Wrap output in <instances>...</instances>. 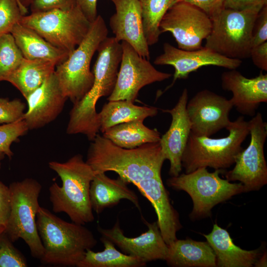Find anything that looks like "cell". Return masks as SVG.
<instances>
[{
  "instance_id": "obj_1",
  "label": "cell",
  "mask_w": 267,
  "mask_h": 267,
  "mask_svg": "<svg viewBox=\"0 0 267 267\" xmlns=\"http://www.w3.org/2000/svg\"><path fill=\"white\" fill-rule=\"evenodd\" d=\"M89 148L86 162L97 173L112 171L135 185L151 203L161 233L169 245L177 238L182 226L163 184L161 170L165 159L159 142L126 149L98 134Z\"/></svg>"
},
{
  "instance_id": "obj_2",
  "label": "cell",
  "mask_w": 267,
  "mask_h": 267,
  "mask_svg": "<svg viewBox=\"0 0 267 267\" xmlns=\"http://www.w3.org/2000/svg\"><path fill=\"white\" fill-rule=\"evenodd\" d=\"M97 51L98 56L92 71V86L82 100L73 105L66 129L67 134H83L91 141L99 131L96 104L101 97L112 93L122 56L121 44L114 37L106 38Z\"/></svg>"
},
{
  "instance_id": "obj_3",
  "label": "cell",
  "mask_w": 267,
  "mask_h": 267,
  "mask_svg": "<svg viewBox=\"0 0 267 267\" xmlns=\"http://www.w3.org/2000/svg\"><path fill=\"white\" fill-rule=\"evenodd\" d=\"M36 218L44 249L40 260L44 264L77 267L87 250L97 244L93 233L84 225L65 221L46 208L40 206Z\"/></svg>"
},
{
  "instance_id": "obj_4",
  "label": "cell",
  "mask_w": 267,
  "mask_h": 267,
  "mask_svg": "<svg viewBox=\"0 0 267 267\" xmlns=\"http://www.w3.org/2000/svg\"><path fill=\"white\" fill-rule=\"evenodd\" d=\"M49 167L60 177L62 185L53 183L49 188L52 211L66 214L72 222L85 225L94 215L89 199V187L96 174L81 154L65 162L50 161Z\"/></svg>"
},
{
  "instance_id": "obj_5",
  "label": "cell",
  "mask_w": 267,
  "mask_h": 267,
  "mask_svg": "<svg viewBox=\"0 0 267 267\" xmlns=\"http://www.w3.org/2000/svg\"><path fill=\"white\" fill-rule=\"evenodd\" d=\"M228 134L221 138L197 136L191 132L181 158L185 173L202 167L223 170L234 164L242 144L249 134L248 121L243 116L231 121L226 128Z\"/></svg>"
},
{
  "instance_id": "obj_6",
  "label": "cell",
  "mask_w": 267,
  "mask_h": 267,
  "mask_svg": "<svg viewBox=\"0 0 267 267\" xmlns=\"http://www.w3.org/2000/svg\"><path fill=\"white\" fill-rule=\"evenodd\" d=\"M108 33L103 18L97 15L82 42L65 60L56 66L54 73L60 88L73 105L82 100L92 86L91 60Z\"/></svg>"
},
{
  "instance_id": "obj_7",
  "label": "cell",
  "mask_w": 267,
  "mask_h": 267,
  "mask_svg": "<svg viewBox=\"0 0 267 267\" xmlns=\"http://www.w3.org/2000/svg\"><path fill=\"white\" fill-rule=\"evenodd\" d=\"M224 172L215 170L209 172L207 168H199L189 173L171 177L167 184L175 190H183L189 195L193 202L189 217L192 220H197L210 217L215 206L244 192L241 182L231 183L220 177Z\"/></svg>"
},
{
  "instance_id": "obj_8",
  "label": "cell",
  "mask_w": 267,
  "mask_h": 267,
  "mask_svg": "<svg viewBox=\"0 0 267 267\" xmlns=\"http://www.w3.org/2000/svg\"><path fill=\"white\" fill-rule=\"evenodd\" d=\"M42 188L41 184L32 178H26L10 184L11 208L4 231L12 242L22 239L32 256L40 260L44 249L36 218L40 207L39 197Z\"/></svg>"
},
{
  "instance_id": "obj_9",
  "label": "cell",
  "mask_w": 267,
  "mask_h": 267,
  "mask_svg": "<svg viewBox=\"0 0 267 267\" xmlns=\"http://www.w3.org/2000/svg\"><path fill=\"white\" fill-rule=\"evenodd\" d=\"M262 8H223L211 19L212 29L204 47L230 58L250 57L254 24Z\"/></svg>"
},
{
  "instance_id": "obj_10",
  "label": "cell",
  "mask_w": 267,
  "mask_h": 267,
  "mask_svg": "<svg viewBox=\"0 0 267 267\" xmlns=\"http://www.w3.org/2000/svg\"><path fill=\"white\" fill-rule=\"evenodd\" d=\"M19 23L70 55L86 37L91 23L77 5L67 10L32 12L23 15Z\"/></svg>"
},
{
  "instance_id": "obj_11",
  "label": "cell",
  "mask_w": 267,
  "mask_h": 267,
  "mask_svg": "<svg viewBox=\"0 0 267 267\" xmlns=\"http://www.w3.org/2000/svg\"><path fill=\"white\" fill-rule=\"evenodd\" d=\"M250 141L237 156L234 167L223 174L229 181H239L244 192L259 190L267 183V165L264 145L267 137V124L261 113L248 121Z\"/></svg>"
},
{
  "instance_id": "obj_12",
  "label": "cell",
  "mask_w": 267,
  "mask_h": 267,
  "mask_svg": "<svg viewBox=\"0 0 267 267\" xmlns=\"http://www.w3.org/2000/svg\"><path fill=\"white\" fill-rule=\"evenodd\" d=\"M212 26L211 18L197 7L183 1L174 3L162 18L161 34L170 32L178 48L194 50L202 47V43L209 35Z\"/></svg>"
},
{
  "instance_id": "obj_13",
  "label": "cell",
  "mask_w": 267,
  "mask_h": 267,
  "mask_svg": "<svg viewBox=\"0 0 267 267\" xmlns=\"http://www.w3.org/2000/svg\"><path fill=\"white\" fill-rule=\"evenodd\" d=\"M122 59L117 81L108 101L126 100L134 102L145 86L168 79L172 75L157 70L128 43L121 42Z\"/></svg>"
},
{
  "instance_id": "obj_14",
  "label": "cell",
  "mask_w": 267,
  "mask_h": 267,
  "mask_svg": "<svg viewBox=\"0 0 267 267\" xmlns=\"http://www.w3.org/2000/svg\"><path fill=\"white\" fill-rule=\"evenodd\" d=\"M233 107L230 99L207 89L197 92L186 104L191 132L197 136H211L230 124Z\"/></svg>"
},
{
  "instance_id": "obj_15",
  "label": "cell",
  "mask_w": 267,
  "mask_h": 267,
  "mask_svg": "<svg viewBox=\"0 0 267 267\" xmlns=\"http://www.w3.org/2000/svg\"><path fill=\"white\" fill-rule=\"evenodd\" d=\"M154 64L171 65L175 69L172 83L165 91L172 87L177 80L186 79L191 72L202 67L216 66L229 70L236 69L241 65L242 60L226 57L205 47L194 50H185L165 43L163 45V53L156 57Z\"/></svg>"
},
{
  "instance_id": "obj_16",
  "label": "cell",
  "mask_w": 267,
  "mask_h": 267,
  "mask_svg": "<svg viewBox=\"0 0 267 267\" xmlns=\"http://www.w3.org/2000/svg\"><path fill=\"white\" fill-rule=\"evenodd\" d=\"M147 230L135 237L124 235L117 219L111 228L99 226L97 230L102 237L107 238L116 245L123 253L138 258L146 263L157 260H165L168 245L165 242L157 222L149 223L143 219Z\"/></svg>"
},
{
  "instance_id": "obj_17",
  "label": "cell",
  "mask_w": 267,
  "mask_h": 267,
  "mask_svg": "<svg viewBox=\"0 0 267 267\" xmlns=\"http://www.w3.org/2000/svg\"><path fill=\"white\" fill-rule=\"evenodd\" d=\"M187 101L188 90L185 88L173 108L162 110L172 116L170 126L159 141L165 160L170 161L169 174L171 177L178 176L182 170L181 158L191 133L186 111Z\"/></svg>"
},
{
  "instance_id": "obj_18",
  "label": "cell",
  "mask_w": 267,
  "mask_h": 267,
  "mask_svg": "<svg viewBox=\"0 0 267 267\" xmlns=\"http://www.w3.org/2000/svg\"><path fill=\"white\" fill-rule=\"evenodd\" d=\"M222 87L231 92L233 107L240 114L253 117L261 103L267 102V74L261 71L254 78H248L236 69L223 72Z\"/></svg>"
},
{
  "instance_id": "obj_19",
  "label": "cell",
  "mask_w": 267,
  "mask_h": 267,
  "mask_svg": "<svg viewBox=\"0 0 267 267\" xmlns=\"http://www.w3.org/2000/svg\"><path fill=\"white\" fill-rule=\"evenodd\" d=\"M67 99L53 73L26 99L28 109L22 120L29 130L42 128L59 116Z\"/></svg>"
},
{
  "instance_id": "obj_20",
  "label": "cell",
  "mask_w": 267,
  "mask_h": 267,
  "mask_svg": "<svg viewBox=\"0 0 267 267\" xmlns=\"http://www.w3.org/2000/svg\"><path fill=\"white\" fill-rule=\"evenodd\" d=\"M116 12L109 26L119 42L129 44L141 56L149 60L150 51L144 34L142 12L138 0H109Z\"/></svg>"
},
{
  "instance_id": "obj_21",
  "label": "cell",
  "mask_w": 267,
  "mask_h": 267,
  "mask_svg": "<svg viewBox=\"0 0 267 267\" xmlns=\"http://www.w3.org/2000/svg\"><path fill=\"white\" fill-rule=\"evenodd\" d=\"M203 235L214 251L217 267H251L263 253L261 247L249 251L235 245L227 231L217 223L210 233Z\"/></svg>"
},
{
  "instance_id": "obj_22",
  "label": "cell",
  "mask_w": 267,
  "mask_h": 267,
  "mask_svg": "<svg viewBox=\"0 0 267 267\" xmlns=\"http://www.w3.org/2000/svg\"><path fill=\"white\" fill-rule=\"evenodd\" d=\"M105 173L96 174L90 182L89 199L92 210L99 214L105 208L117 205L122 199L130 201L140 210L138 197L128 187L129 183L119 177L111 178Z\"/></svg>"
},
{
  "instance_id": "obj_23",
  "label": "cell",
  "mask_w": 267,
  "mask_h": 267,
  "mask_svg": "<svg viewBox=\"0 0 267 267\" xmlns=\"http://www.w3.org/2000/svg\"><path fill=\"white\" fill-rule=\"evenodd\" d=\"M165 261L173 267H215L216 256L209 243L177 239L168 245Z\"/></svg>"
},
{
  "instance_id": "obj_24",
  "label": "cell",
  "mask_w": 267,
  "mask_h": 267,
  "mask_svg": "<svg viewBox=\"0 0 267 267\" xmlns=\"http://www.w3.org/2000/svg\"><path fill=\"white\" fill-rule=\"evenodd\" d=\"M10 34L25 58L50 60L58 65L69 55L67 52L48 43L35 31L19 23L14 26Z\"/></svg>"
},
{
  "instance_id": "obj_25",
  "label": "cell",
  "mask_w": 267,
  "mask_h": 267,
  "mask_svg": "<svg viewBox=\"0 0 267 267\" xmlns=\"http://www.w3.org/2000/svg\"><path fill=\"white\" fill-rule=\"evenodd\" d=\"M57 65L50 60L24 57L6 81L16 88L26 99L54 72Z\"/></svg>"
},
{
  "instance_id": "obj_26",
  "label": "cell",
  "mask_w": 267,
  "mask_h": 267,
  "mask_svg": "<svg viewBox=\"0 0 267 267\" xmlns=\"http://www.w3.org/2000/svg\"><path fill=\"white\" fill-rule=\"evenodd\" d=\"M158 109L155 107L139 106L126 100L109 101L98 113L99 131L104 133L115 125L132 121H143L154 117Z\"/></svg>"
},
{
  "instance_id": "obj_27",
  "label": "cell",
  "mask_w": 267,
  "mask_h": 267,
  "mask_svg": "<svg viewBox=\"0 0 267 267\" xmlns=\"http://www.w3.org/2000/svg\"><path fill=\"white\" fill-rule=\"evenodd\" d=\"M102 136L119 147L132 149L148 143L159 142L160 133L145 126L143 121H135L113 126Z\"/></svg>"
},
{
  "instance_id": "obj_28",
  "label": "cell",
  "mask_w": 267,
  "mask_h": 267,
  "mask_svg": "<svg viewBox=\"0 0 267 267\" xmlns=\"http://www.w3.org/2000/svg\"><path fill=\"white\" fill-rule=\"evenodd\" d=\"M100 241L104 249L95 252L87 250L84 257L77 265V267H142L146 263L134 256L123 253L116 249L110 240L101 237Z\"/></svg>"
},
{
  "instance_id": "obj_29",
  "label": "cell",
  "mask_w": 267,
  "mask_h": 267,
  "mask_svg": "<svg viewBox=\"0 0 267 267\" xmlns=\"http://www.w3.org/2000/svg\"><path fill=\"white\" fill-rule=\"evenodd\" d=\"M142 12L143 28L149 46L158 43L160 22L169 9L177 0H138Z\"/></svg>"
},
{
  "instance_id": "obj_30",
  "label": "cell",
  "mask_w": 267,
  "mask_h": 267,
  "mask_svg": "<svg viewBox=\"0 0 267 267\" xmlns=\"http://www.w3.org/2000/svg\"><path fill=\"white\" fill-rule=\"evenodd\" d=\"M23 58L20 50L10 33L0 37V82L6 81L19 66Z\"/></svg>"
},
{
  "instance_id": "obj_31",
  "label": "cell",
  "mask_w": 267,
  "mask_h": 267,
  "mask_svg": "<svg viewBox=\"0 0 267 267\" xmlns=\"http://www.w3.org/2000/svg\"><path fill=\"white\" fill-rule=\"evenodd\" d=\"M29 130L25 122L21 119L16 122L0 125V152L11 158L13 153L11 145L19 137L25 134Z\"/></svg>"
},
{
  "instance_id": "obj_32",
  "label": "cell",
  "mask_w": 267,
  "mask_h": 267,
  "mask_svg": "<svg viewBox=\"0 0 267 267\" xmlns=\"http://www.w3.org/2000/svg\"><path fill=\"white\" fill-rule=\"evenodd\" d=\"M23 15L17 0H0V37L10 33Z\"/></svg>"
},
{
  "instance_id": "obj_33",
  "label": "cell",
  "mask_w": 267,
  "mask_h": 267,
  "mask_svg": "<svg viewBox=\"0 0 267 267\" xmlns=\"http://www.w3.org/2000/svg\"><path fill=\"white\" fill-rule=\"evenodd\" d=\"M12 242L4 231L0 233V267H27L26 258Z\"/></svg>"
},
{
  "instance_id": "obj_34",
  "label": "cell",
  "mask_w": 267,
  "mask_h": 267,
  "mask_svg": "<svg viewBox=\"0 0 267 267\" xmlns=\"http://www.w3.org/2000/svg\"><path fill=\"white\" fill-rule=\"evenodd\" d=\"M25 104L19 99L0 98V124L11 123L22 119Z\"/></svg>"
},
{
  "instance_id": "obj_35",
  "label": "cell",
  "mask_w": 267,
  "mask_h": 267,
  "mask_svg": "<svg viewBox=\"0 0 267 267\" xmlns=\"http://www.w3.org/2000/svg\"><path fill=\"white\" fill-rule=\"evenodd\" d=\"M267 42V5L259 11L252 31V47Z\"/></svg>"
},
{
  "instance_id": "obj_36",
  "label": "cell",
  "mask_w": 267,
  "mask_h": 267,
  "mask_svg": "<svg viewBox=\"0 0 267 267\" xmlns=\"http://www.w3.org/2000/svg\"><path fill=\"white\" fill-rule=\"evenodd\" d=\"M77 5L76 0H34L31 4L32 12L52 9L67 10Z\"/></svg>"
},
{
  "instance_id": "obj_37",
  "label": "cell",
  "mask_w": 267,
  "mask_h": 267,
  "mask_svg": "<svg viewBox=\"0 0 267 267\" xmlns=\"http://www.w3.org/2000/svg\"><path fill=\"white\" fill-rule=\"evenodd\" d=\"M192 4L204 11L212 19L224 8L225 0H177Z\"/></svg>"
},
{
  "instance_id": "obj_38",
  "label": "cell",
  "mask_w": 267,
  "mask_h": 267,
  "mask_svg": "<svg viewBox=\"0 0 267 267\" xmlns=\"http://www.w3.org/2000/svg\"><path fill=\"white\" fill-rule=\"evenodd\" d=\"M11 196L9 187L0 181V224L5 227L10 214Z\"/></svg>"
},
{
  "instance_id": "obj_39",
  "label": "cell",
  "mask_w": 267,
  "mask_h": 267,
  "mask_svg": "<svg viewBox=\"0 0 267 267\" xmlns=\"http://www.w3.org/2000/svg\"><path fill=\"white\" fill-rule=\"evenodd\" d=\"M250 57L254 65L262 71H267V42L253 46L250 50Z\"/></svg>"
},
{
  "instance_id": "obj_40",
  "label": "cell",
  "mask_w": 267,
  "mask_h": 267,
  "mask_svg": "<svg viewBox=\"0 0 267 267\" xmlns=\"http://www.w3.org/2000/svg\"><path fill=\"white\" fill-rule=\"evenodd\" d=\"M267 5V0H225L224 8L242 10Z\"/></svg>"
},
{
  "instance_id": "obj_41",
  "label": "cell",
  "mask_w": 267,
  "mask_h": 267,
  "mask_svg": "<svg viewBox=\"0 0 267 267\" xmlns=\"http://www.w3.org/2000/svg\"><path fill=\"white\" fill-rule=\"evenodd\" d=\"M77 5L90 22L97 16V0H76Z\"/></svg>"
},
{
  "instance_id": "obj_42",
  "label": "cell",
  "mask_w": 267,
  "mask_h": 267,
  "mask_svg": "<svg viewBox=\"0 0 267 267\" xmlns=\"http://www.w3.org/2000/svg\"><path fill=\"white\" fill-rule=\"evenodd\" d=\"M267 252H264L262 253L261 256L257 260L256 263L254 264L255 267H267Z\"/></svg>"
},
{
  "instance_id": "obj_43",
  "label": "cell",
  "mask_w": 267,
  "mask_h": 267,
  "mask_svg": "<svg viewBox=\"0 0 267 267\" xmlns=\"http://www.w3.org/2000/svg\"><path fill=\"white\" fill-rule=\"evenodd\" d=\"M21 4L27 8L29 5H31V3L34 0H19Z\"/></svg>"
},
{
  "instance_id": "obj_44",
  "label": "cell",
  "mask_w": 267,
  "mask_h": 267,
  "mask_svg": "<svg viewBox=\"0 0 267 267\" xmlns=\"http://www.w3.org/2000/svg\"><path fill=\"white\" fill-rule=\"evenodd\" d=\"M17 0L18 1L19 4L20 8L21 9V10L22 11V14H23V15H26L27 14V12H28L27 8L21 4V3L19 1V0Z\"/></svg>"
},
{
  "instance_id": "obj_45",
  "label": "cell",
  "mask_w": 267,
  "mask_h": 267,
  "mask_svg": "<svg viewBox=\"0 0 267 267\" xmlns=\"http://www.w3.org/2000/svg\"><path fill=\"white\" fill-rule=\"evenodd\" d=\"M5 154L3 153L0 152V168L1 166V161L4 158Z\"/></svg>"
},
{
  "instance_id": "obj_46",
  "label": "cell",
  "mask_w": 267,
  "mask_h": 267,
  "mask_svg": "<svg viewBox=\"0 0 267 267\" xmlns=\"http://www.w3.org/2000/svg\"><path fill=\"white\" fill-rule=\"evenodd\" d=\"M4 227L0 224V233L3 232L4 231Z\"/></svg>"
}]
</instances>
